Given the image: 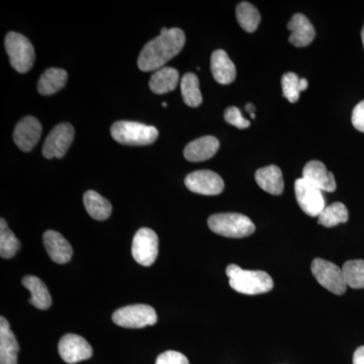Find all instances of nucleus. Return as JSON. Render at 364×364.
<instances>
[{
  "label": "nucleus",
  "mask_w": 364,
  "mask_h": 364,
  "mask_svg": "<svg viewBox=\"0 0 364 364\" xmlns=\"http://www.w3.org/2000/svg\"><path fill=\"white\" fill-rule=\"evenodd\" d=\"M186 44V35L178 28H163L161 33L145 45L138 59L140 70L157 71L177 56Z\"/></svg>",
  "instance_id": "1"
},
{
  "label": "nucleus",
  "mask_w": 364,
  "mask_h": 364,
  "mask_svg": "<svg viewBox=\"0 0 364 364\" xmlns=\"http://www.w3.org/2000/svg\"><path fill=\"white\" fill-rule=\"evenodd\" d=\"M226 274L234 291L248 296L268 293L274 286L270 275L261 270H245L238 265L230 264Z\"/></svg>",
  "instance_id": "2"
},
{
  "label": "nucleus",
  "mask_w": 364,
  "mask_h": 364,
  "mask_svg": "<svg viewBox=\"0 0 364 364\" xmlns=\"http://www.w3.org/2000/svg\"><path fill=\"white\" fill-rule=\"evenodd\" d=\"M208 225L214 233L227 238H245L255 231V226L247 215L236 213L210 215Z\"/></svg>",
  "instance_id": "3"
},
{
  "label": "nucleus",
  "mask_w": 364,
  "mask_h": 364,
  "mask_svg": "<svg viewBox=\"0 0 364 364\" xmlns=\"http://www.w3.org/2000/svg\"><path fill=\"white\" fill-rule=\"evenodd\" d=\"M111 133L117 143L129 146L151 145L159 136L155 127L129 121L116 122L112 126Z\"/></svg>",
  "instance_id": "4"
},
{
  "label": "nucleus",
  "mask_w": 364,
  "mask_h": 364,
  "mask_svg": "<svg viewBox=\"0 0 364 364\" xmlns=\"http://www.w3.org/2000/svg\"><path fill=\"white\" fill-rule=\"evenodd\" d=\"M6 49L14 69L20 73H26L32 69L36 54L32 43L28 38L16 32L7 33Z\"/></svg>",
  "instance_id": "5"
},
{
  "label": "nucleus",
  "mask_w": 364,
  "mask_h": 364,
  "mask_svg": "<svg viewBox=\"0 0 364 364\" xmlns=\"http://www.w3.org/2000/svg\"><path fill=\"white\" fill-rule=\"evenodd\" d=\"M112 321L119 327L129 329L152 326L157 323V314L154 308L148 305H131L119 309L112 314Z\"/></svg>",
  "instance_id": "6"
},
{
  "label": "nucleus",
  "mask_w": 364,
  "mask_h": 364,
  "mask_svg": "<svg viewBox=\"0 0 364 364\" xmlns=\"http://www.w3.org/2000/svg\"><path fill=\"white\" fill-rule=\"evenodd\" d=\"M312 273L318 284L332 294L341 296L346 293L347 284L345 282L342 268L329 261L316 258L312 262Z\"/></svg>",
  "instance_id": "7"
},
{
  "label": "nucleus",
  "mask_w": 364,
  "mask_h": 364,
  "mask_svg": "<svg viewBox=\"0 0 364 364\" xmlns=\"http://www.w3.org/2000/svg\"><path fill=\"white\" fill-rule=\"evenodd\" d=\"M159 240L158 236L153 230L149 228H142L138 230L133 239L132 245V254L134 259L143 265L151 267L157 259L159 253Z\"/></svg>",
  "instance_id": "8"
},
{
  "label": "nucleus",
  "mask_w": 364,
  "mask_h": 364,
  "mask_svg": "<svg viewBox=\"0 0 364 364\" xmlns=\"http://www.w3.org/2000/svg\"><path fill=\"white\" fill-rule=\"evenodd\" d=\"M294 193L299 207L310 217H318L326 208L323 191L303 177L294 182Z\"/></svg>",
  "instance_id": "9"
},
{
  "label": "nucleus",
  "mask_w": 364,
  "mask_h": 364,
  "mask_svg": "<svg viewBox=\"0 0 364 364\" xmlns=\"http://www.w3.org/2000/svg\"><path fill=\"white\" fill-rule=\"evenodd\" d=\"M74 134L75 131L72 124L68 123L57 124L50 132L43 146L42 152L45 158L53 159V158L64 157L73 142Z\"/></svg>",
  "instance_id": "10"
},
{
  "label": "nucleus",
  "mask_w": 364,
  "mask_h": 364,
  "mask_svg": "<svg viewBox=\"0 0 364 364\" xmlns=\"http://www.w3.org/2000/svg\"><path fill=\"white\" fill-rule=\"evenodd\" d=\"M184 183L193 193L205 196L220 195L225 188L221 176L210 170H198L188 174Z\"/></svg>",
  "instance_id": "11"
},
{
  "label": "nucleus",
  "mask_w": 364,
  "mask_h": 364,
  "mask_svg": "<svg viewBox=\"0 0 364 364\" xmlns=\"http://www.w3.org/2000/svg\"><path fill=\"white\" fill-rule=\"evenodd\" d=\"M59 354L66 363L76 364L87 360L92 356L90 344L83 337L76 334H66L60 339Z\"/></svg>",
  "instance_id": "12"
},
{
  "label": "nucleus",
  "mask_w": 364,
  "mask_h": 364,
  "mask_svg": "<svg viewBox=\"0 0 364 364\" xmlns=\"http://www.w3.org/2000/svg\"><path fill=\"white\" fill-rule=\"evenodd\" d=\"M42 135V124L33 117H25L16 124L14 141L23 152H30L39 142Z\"/></svg>",
  "instance_id": "13"
},
{
  "label": "nucleus",
  "mask_w": 364,
  "mask_h": 364,
  "mask_svg": "<svg viewBox=\"0 0 364 364\" xmlns=\"http://www.w3.org/2000/svg\"><path fill=\"white\" fill-rule=\"evenodd\" d=\"M303 178L322 191L333 193L336 189V181L332 172L328 171L324 163L317 160L306 163L303 170Z\"/></svg>",
  "instance_id": "14"
},
{
  "label": "nucleus",
  "mask_w": 364,
  "mask_h": 364,
  "mask_svg": "<svg viewBox=\"0 0 364 364\" xmlns=\"http://www.w3.org/2000/svg\"><path fill=\"white\" fill-rule=\"evenodd\" d=\"M43 241H44L46 251L54 262L65 264L71 260L72 253H73L71 245L58 232L53 230L45 232Z\"/></svg>",
  "instance_id": "15"
},
{
  "label": "nucleus",
  "mask_w": 364,
  "mask_h": 364,
  "mask_svg": "<svg viewBox=\"0 0 364 364\" xmlns=\"http://www.w3.org/2000/svg\"><path fill=\"white\" fill-rule=\"evenodd\" d=\"M220 148V142L215 136H205L196 139L186 146L184 157L191 162H200L215 156Z\"/></svg>",
  "instance_id": "16"
},
{
  "label": "nucleus",
  "mask_w": 364,
  "mask_h": 364,
  "mask_svg": "<svg viewBox=\"0 0 364 364\" xmlns=\"http://www.w3.org/2000/svg\"><path fill=\"white\" fill-rule=\"evenodd\" d=\"M287 28L291 32L289 42L296 47H306L315 39V28L304 14H294L287 25Z\"/></svg>",
  "instance_id": "17"
},
{
  "label": "nucleus",
  "mask_w": 364,
  "mask_h": 364,
  "mask_svg": "<svg viewBox=\"0 0 364 364\" xmlns=\"http://www.w3.org/2000/svg\"><path fill=\"white\" fill-rule=\"evenodd\" d=\"M18 351L20 346L9 323L0 318V364H18Z\"/></svg>",
  "instance_id": "18"
},
{
  "label": "nucleus",
  "mask_w": 364,
  "mask_h": 364,
  "mask_svg": "<svg viewBox=\"0 0 364 364\" xmlns=\"http://www.w3.org/2000/svg\"><path fill=\"white\" fill-rule=\"evenodd\" d=\"M210 69L218 83L230 85L236 78V67L224 50H215L210 58Z\"/></svg>",
  "instance_id": "19"
},
{
  "label": "nucleus",
  "mask_w": 364,
  "mask_h": 364,
  "mask_svg": "<svg viewBox=\"0 0 364 364\" xmlns=\"http://www.w3.org/2000/svg\"><path fill=\"white\" fill-rule=\"evenodd\" d=\"M255 181L263 191L270 195L279 196L284 191L282 172L277 165H269L258 169L255 173Z\"/></svg>",
  "instance_id": "20"
},
{
  "label": "nucleus",
  "mask_w": 364,
  "mask_h": 364,
  "mask_svg": "<svg viewBox=\"0 0 364 364\" xmlns=\"http://www.w3.org/2000/svg\"><path fill=\"white\" fill-rule=\"evenodd\" d=\"M23 286L31 293L30 304L39 310H47L52 305L51 294L39 277L28 275L23 279Z\"/></svg>",
  "instance_id": "21"
},
{
  "label": "nucleus",
  "mask_w": 364,
  "mask_h": 364,
  "mask_svg": "<svg viewBox=\"0 0 364 364\" xmlns=\"http://www.w3.org/2000/svg\"><path fill=\"white\" fill-rule=\"evenodd\" d=\"M179 81V73L171 67H163L155 71L150 79V90L156 95H164L176 90Z\"/></svg>",
  "instance_id": "22"
},
{
  "label": "nucleus",
  "mask_w": 364,
  "mask_h": 364,
  "mask_svg": "<svg viewBox=\"0 0 364 364\" xmlns=\"http://www.w3.org/2000/svg\"><path fill=\"white\" fill-rule=\"evenodd\" d=\"M68 74L64 69L49 68L38 81V91L42 95H52L65 86Z\"/></svg>",
  "instance_id": "23"
},
{
  "label": "nucleus",
  "mask_w": 364,
  "mask_h": 364,
  "mask_svg": "<svg viewBox=\"0 0 364 364\" xmlns=\"http://www.w3.org/2000/svg\"><path fill=\"white\" fill-rule=\"evenodd\" d=\"M86 210L91 218L97 221L109 219L112 214V205L107 198L97 193V191H88L83 196Z\"/></svg>",
  "instance_id": "24"
},
{
  "label": "nucleus",
  "mask_w": 364,
  "mask_h": 364,
  "mask_svg": "<svg viewBox=\"0 0 364 364\" xmlns=\"http://www.w3.org/2000/svg\"><path fill=\"white\" fill-rule=\"evenodd\" d=\"M181 95L183 102L188 107H198L202 105L203 97L200 90V81L193 73L184 74L181 83Z\"/></svg>",
  "instance_id": "25"
},
{
  "label": "nucleus",
  "mask_w": 364,
  "mask_h": 364,
  "mask_svg": "<svg viewBox=\"0 0 364 364\" xmlns=\"http://www.w3.org/2000/svg\"><path fill=\"white\" fill-rule=\"evenodd\" d=\"M348 210L342 203H334L326 205L323 212L318 215V224L327 228L337 226L348 221Z\"/></svg>",
  "instance_id": "26"
},
{
  "label": "nucleus",
  "mask_w": 364,
  "mask_h": 364,
  "mask_svg": "<svg viewBox=\"0 0 364 364\" xmlns=\"http://www.w3.org/2000/svg\"><path fill=\"white\" fill-rule=\"evenodd\" d=\"M237 21L244 31L253 33L257 30L260 23V14L256 7L249 2H241L236 9Z\"/></svg>",
  "instance_id": "27"
},
{
  "label": "nucleus",
  "mask_w": 364,
  "mask_h": 364,
  "mask_svg": "<svg viewBox=\"0 0 364 364\" xmlns=\"http://www.w3.org/2000/svg\"><path fill=\"white\" fill-rule=\"evenodd\" d=\"M20 248V241L7 226L6 220H0V256L4 259L13 258Z\"/></svg>",
  "instance_id": "28"
},
{
  "label": "nucleus",
  "mask_w": 364,
  "mask_h": 364,
  "mask_svg": "<svg viewBox=\"0 0 364 364\" xmlns=\"http://www.w3.org/2000/svg\"><path fill=\"white\" fill-rule=\"evenodd\" d=\"M282 92L289 102H298L301 91L308 88L309 82L305 78H299L293 72L284 74L282 79Z\"/></svg>",
  "instance_id": "29"
},
{
  "label": "nucleus",
  "mask_w": 364,
  "mask_h": 364,
  "mask_svg": "<svg viewBox=\"0 0 364 364\" xmlns=\"http://www.w3.org/2000/svg\"><path fill=\"white\" fill-rule=\"evenodd\" d=\"M347 287L352 289H364V260H350L342 267Z\"/></svg>",
  "instance_id": "30"
},
{
  "label": "nucleus",
  "mask_w": 364,
  "mask_h": 364,
  "mask_svg": "<svg viewBox=\"0 0 364 364\" xmlns=\"http://www.w3.org/2000/svg\"><path fill=\"white\" fill-rule=\"evenodd\" d=\"M224 117L228 124L238 129H247L250 126V122L242 116L240 109L236 107H228L225 111Z\"/></svg>",
  "instance_id": "31"
},
{
  "label": "nucleus",
  "mask_w": 364,
  "mask_h": 364,
  "mask_svg": "<svg viewBox=\"0 0 364 364\" xmlns=\"http://www.w3.org/2000/svg\"><path fill=\"white\" fill-rule=\"evenodd\" d=\"M156 364H189V361L181 352L170 350L160 354Z\"/></svg>",
  "instance_id": "32"
},
{
  "label": "nucleus",
  "mask_w": 364,
  "mask_h": 364,
  "mask_svg": "<svg viewBox=\"0 0 364 364\" xmlns=\"http://www.w3.org/2000/svg\"><path fill=\"white\" fill-rule=\"evenodd\" d=\"M351 119L354 128L364 133V100L354 107Z\"/></svg>",
  "instance_id": "33"
},
{
  "label": "nucleus",
  "mask_w": 364,
  "mask_h": 364,
  "mask_svg": "<svg viewBox=\"0 0 364 364\" xmlns=\"http://www.w3.org/2000/svg\"><path fill=\"white\" fill-rule=\"evenodd\" d=\"M353 364H364V346L358 347L354 352Z\"/></svg>",
  "instance_id": "34"
},
{
  "label": "nucleus",
  "mask_w": 364,
  "mask_h": 364,
  "mask_svg": "<svg viewBox=\"0 0 364 364\" xmlns=\"http://www.w3.org/2000/svg\"><path fill=\"white\" fill-rule=\"evenodd\" d=\"M246 109H247V112H249V114H250L251 117H252V119H254V117H255V114H254V112H255V111H256V109H255V107H254V105H252V104L246 105Z\"/></svg>",
  "instance_id": "35"
},
{
  "label": "nucleus",
  "mask_w": 364,
  "mask_h": 364,
  "mask_svg": "<svg viewBox=\"0 0 364 364\" xmlns=\"http://www.w3.org/2000/svg\"><path fill=\"white\" fill-rule=\"evenodd\" d=\"M361 39H363V48H364V26H363V32H361Z\"/></svg>",
  "instance_id": "36"
},
{
  "label": "nucleus",
  "mask_w": 364,
  "mask_h": 364,
  "mask_svg": "<svg viewBox=\"0 0 364 364\" xmlns=\"http://www.w3.org/2000/svg\"><path fill=\"white\" fill-rule=\"evenodd\" d=\"M162 107H167V104H166V102H163V104H162Z\"/></svg>",
  "instance_id": "37"
}]
</instances>
